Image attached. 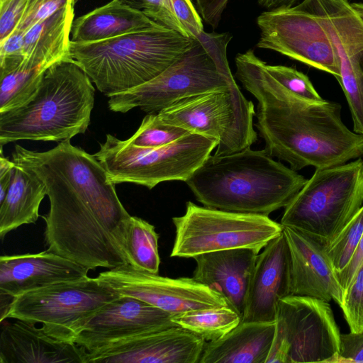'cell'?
Masks as SVG:
<instances>
[{
    "instance_id": "cell-1",
    "label": "cell",
    "mask_w": 363,
    "mask_h": 363,
    "mask_svg": "<svg viewBox=\"0 0 363 363\" xmlns=\"http://www.w3.org/2000/svg\"><path fill=\"white\" fill-rule=\"evenodd\" d=\"M12 157L45 186L50 208L42 218L47 250L89 270L129 264L131 216L94 155L67 140L44 152L16 145Z\"/></svg>"
},
{
    "instance_id": "cell-2",
    "label": "cell",
    "mask_w": 363,
    "mask_h": 363,
    "mask_svg": "<svg viewBox=\"0 0 363 363\" xmlns=\"http://www.w3.org/2000/svg\"><path fill=\"white\" fill-rule=\"evenodd\" d=\"M235 77L257 101L255 126L272 156L295 171L333 167L363 156V134L343 123L337 102L303 99L283 86L252 50L235 58Z\"/></svg>"
},
{
    "instance_id": "cell-3",
    "label": "cell",
    "mask_w": 363,
    "mask_h": 363,
    "mask_svg": "<svg viewBox=\"0 0 363 363\" xmlns=\"http://www.w3.org/2000/svg\"><path fill=\"white\" fill-rule=\"evenodd\" d=\"M306 181L264 149L248 147L227 155H209L185 182L206 207L269 216L285 208Z\"/></svg>"
},
{
    "instance_id": "cell-4",
    "label": "cell",
    "mask_w": 363,
    "mask_h": 363,
    "mask_svg": "<svg viewBox=\"0 0 363 363\" xmlns=\"http://www.w3.org/2000/svg\"><path fill=\"white\" fill-rule=\"evenodd\" d=\"M95 89L71 57L49 67L33 96L0 113V145L18 140L62 142L88 128Z\"/></svg>"
},
{
    "instance_id": "cell-5",
    "label": "cell",
    "mask_w": 363,
    "mask_h": 363,
    "mask_svg": "<svg viewBox=\"0 0 363 363\" xmlns=\"http://www.w3.org/2000/svg\"><path fill=\"white\" fill-rule=\"evenodd\" d=\"M196 41L158 24L105 40H71L70 52L97 89L108 97L152 79Z\"/></svg>"
},
{
    "instance_id": "cell-6",
    "label": "cell",
    "mask_w": 363,
    "mask_h": 363,
    "mask_svg": "<svg viewBox=\"0 0 363 363\" xmlns=\"http://www.w3.org/2000/svg\"><path fill=\"white\" fill-rule=\"evenodd\" d=\"M363 205V160L316 168L284 208L281 225L330 245Z\"/></svg>"
},
{
    "instance_id": "cell-7",
    "label": "cell",
    "mask_w": 363,
    "mask_h": 363,
    "mask_svg": "<svg viewBox=\"0 0 363 363\" xmlns=\"http://www.w3.org/2000/svg\"><path fill=\"white\" fill-rule=\"evenodd\" d=\"M106 137L94 155L109 180L149 189L163 182H186L218 145L216 140L193 133L158 147H138L111 134Z\"/></svg>"
},
{
    "instance_id": "cell-8",
    "label": "cell",
    "mask_w": 363,
    "mask_h": 363,
    "mask_svg": "<svg viewBox=\"0 0 363 363\" xmlns=\"http://www.w3.org/2000/svg\"><path fill=\"white\" fill-rule=\"evenodd\" d=\"M214 91L241 93L228 60L216 61L196 39L178 60L152 79L108 96V108L159 113L182 99Z\"/></svg>"
},
{
    "instance_id": "cell-9",
    "label": "cell",
    "mask_w": 363,
    "mask_h": 363,
    "mask_svg": "<svg viewBox=\"0 0 363 363\" xmlns=\"http://www.w3.org/2000/svg\"><path fill=\"white\" fill-rule=\"evenodd\" d=\"M175 238L171 257L194 258L215 251L261 250L283 231L269 216L223 211L186 203V212L172 218Z\"/></svg>"
},
{
    "instance_id": "cell-10",
    "label": "cell",
    "mask_w": 363,
    "mask_h": 363,
    "mask_svg": "<svg viewBox=\"0 0 363 363\" xmlns=\"http://www.w3.org/2000/svg\"><path fill=\"white\" fill-rule=\"evenodd\" d=\"M121 295L87 277L28 291L13 298L6 318L40 323L52 337L74 342L96 311Z\"/></svg>"
},
{
    "instance_id": "cell-11",
    "label": "cell",
    "mask_w": 363,
    "mask_h": 363,
    "mask_svg": "<svg viewBox=\"0 0 363 363\" xmlns=\"http://www.w3.org/2000/svg\"><path fill=\"white\" fill-rule=\"evenodd\" d=\"M266 363L325 362L339 352L340 333L329 302L289 295L279 300Z\"/></svg>"
},
{
    "instance_id": "cell-12",
    "label": "cell",
    "mask_w": 363,
    "mask_h": 363,
    "mask_svg": "<svg viewBox=\"0 0 363 363\" xmlns=\"http://www.w3.org/2000/svg\"><path fill=\"white\" fill-rule=\"evenodd\" d=\"M157 114L166 123L216 140L214 155L242 151L257 140L255 106L242 92L214 91L186 97Z\"/></svg>"
},
{
    "instance_id": "cell-13",
    "label": "cell",
    "mask_w": 363,
    "mask_h": 363,
    "mask_svg": "<svg viewBox=\"0 0 363 363\" xmlns=\"http://www.w3.org/2000/svg\"><path fill=\"white\" fill-rule=\"evenodd\" d=\"M257 47L275 51L337 79L338 58L331 38L303 1L289 8L267 10L257 18Z\"/></svg>"
},
{
    "instance_id": "cell-14",
    "label": "cell",
    "mask_w": 363,
    "mask_h": 363,
    "mask_svg": "<svg viewBox=\"0 0 363 363\" xmlns=\"http://www.w3.org/2000/svg\"><path fill=\"white\" fill-rule=\"evenodd\" d=\"M303 1L331 38L338 58L337 81L350 110L353 130L363 134V2Z\"/></svg>"
},
{
    "instance_id": "cell-15",
    "label": "cell",
    "mask_w": 363,
    "mask_h": 363,
    "mask_svg": "<svg viewBox=\"0 0 363 363\" xmlns=\"http://www.w3.org/2000/svg\"><path fill=\"white\" fill-rule=\"evenodd\" d=\"M95 278L121 296L140 299L172 314L228 306L218 292L193 278L162 277L130 264L101 272Z\"/></svg>"
},
{
    "instance_id": "cell-16",
    "label": "cell",
    "mask_w": 363,
    "mask_h": 363,
    "mask_svg": "<svg viewBox=\"0 0 363 363\" xmlns=\"http://www.w3.org/2000/svg\"><path fill=\"white\" fill-rule=\"evenodd\" d=\"M206 342L174 326L86 351L84 363H199Z\"/></svg>"
},
{
    "instance_id": "cell-17",
    "label": "cell",
    "mask_w": 363,
    "mask_h": 363,
    "mask_svg": "<svg viewBox=\"0 0 363 363\" xmlns=\"http://www.w3.org/2000/svg\"><path fill=\"white\" fill-rule=\"evenodd\" d=\"M174 314L140 299L120 296L82 325L74 342L89 351L143 333L178 326Z\"/></svg>"
},
{
    "instance_id": "cell-18",
    "label": "cell",
    "mask_w": 363,
    "mask_h": 363,
    "mask_svg": "<svg viewBox=\"0 0 363 363\" xmlns=\"http://www.w3.org/2000/svg\"><path fill=\"white\" fill-rule=\"evenodd\" d=\"M291 295L290 255L282 233L259 253L241 321L274 322L279 299Z\"/></svg>"
},
{
    "instance_id": "cell-19",
    "label": "cell",
    "mask_w": 363,
    "mask_h": 363,
    "mask_svg": "<svg viewBox=\"0 0 363 363\" xmlns=\"http://www.w3.org/2000/svg\"><path fill=\"white\" fill-rule=\"evenodd\" d=\"M290 255L291 295L334 301L341 306L342 289L325 247L304 233L283 226Z\"/></svg>"
},
{
    "instance_id": "cell-20",
    "label": "cell",
    "mask_w": 363,
    "mask_h": 363,
    "mask_svg": "<svg viewBox=\"0 0 363 363\" xmlns=\"http://www.w3.org/2000/svg\"><path fill=\"white\" fill-rule=\"evenodd\" d=\"M89 269L48 250L0 257V293L15 297L64 281L88 277Z\"/></svg>"
},
{
    "instance_id": "cell-21",
    "label": "cell",
    "mask_w": 363,
    "mask_h": 363,
    "mask_svg": "<svg viewBox=\"0 0 363 363\" xmlns=\"http://www.w3.org/2000/svg\"><path fill=\"white\" fill-rule=\"evenodd\" d=\"M259 250L236 248L194 257L193 279L218 292L242 318L246 296Z\"/></svg>"
},
{
    "instance_id": "cell-22",
    "label": "cell",
    "mask_w": 363,
    "mask_h": 363,
    "mask_svg": "<svg viewBox=\"0 0 363 363\" xmlns=\"http://www.w3.org/2000/svg\"><path fill=\"white\" fill-rule=\"evenodd\" d=\"M36 323L16 319L0 335V363H84L86 350L56 340Z\"/></svg>"
},
{
    "instance_id": "cell-23",
    "label": "cell",
    "mask_w": 363,
    "mask_h": 363,
    "mask_svg": "<svg viewBox=\"0 0 363 363\" xmlns=\"http://www.w3.org/2000/svg\"><path fill=\"white\" fill-rule=\"evenodd\" d=\"M274 330V321H241L222 337L206 342L199 363H266Z\"/></svg>"
},
{
    "instance_id": "cell-24",
    "label": "cell",
    "mask_w": 363,
    "mask_h": 363,
    "mask_svg": "<svg viewBox=\"0 0 363 363\" xmlns=\"http://www.w3.org/2000/svg\"><path fill=\"white\" fill-rule=\"evenodd\" d=\"M74 17V6L66 7L28 29L24 35L22 63L28 67L48 69L71 57L69 37Z\"/></svg>"
},
{
    "instance_id": "cell-25",
    "label": "cell",
    "mask_w": 363,
    "mask_h": 363,
    "mask_svg": "<svg viewBox=\"0 0 363 363\" xmlns=\"http://www.w3.org/2000/svg\"><path fill=\"white\" fill-rule=\"evenodd\" d=\"M158 24L143 11L118 0H112L74 20L71 40L79 43L105 40Z\"/></svg>"
},
{
    "instance_id": "cell-26",
    "label": "cell",
    "mask_w": 363,
    "mask_h": 363,
    "mask_svg": "<svg viewBox=\"0 0 363 363\" xmlns=\"http://www.w3.org/2000/svg\"><path fill=\"white\" fill-rule=\"evenodd\" d=\"M47 195L43 182L32 172L15 164L6 194L0 203V238L24 224L34 223Z\"/></svg>"
},
{
    "instance_id": "cell-27",
    "label": "cell",
    "mask_w": 363,
    "mask_h": 363,
    "mask_svg": "<svg viewBox=\"0 0 363 363\" xmlns=\"http://www.w3.org/2000/svg\"><path fill=\"white\" fill-rule=\"evenodd\" d=\"M172 320L178 326L210 342L235 328L241 322V316L228 306H221L176 313Z\"/></svg>"
},
{
    "instance_id": "cell-28",
    "label": "cell",
    "mask_w": 363,
    "mask_h": 363,
    "mask_svg": "<svg viewBox=\"0 0 363 363\" xmlns=\"http://www.w3.org/2000/svg\"><path fill=\"white\" fill-rule=\"evenodd\" d=\"M159 237L153 225L141 218L131 216L126 240L129 264L138 269L158 274L160 264Z\"/></svg>"
},
{
    "instance_id": "cell-29",
    "label": "cell",
    "mask_w": 363,
    "mask_h": 363,
    "mask_svg": "<svg viewBox=\"0 0 363 363\" xmlns=\"http://www.w3.org/2000/svg\"><path fill=\"white\" fill-rule=\"evenodd\" d=\"M190 133L182 127L164 123L157 113H152L144 117L137 131L127 140L138 147H158L170 144Z\"/></svg>"
},
{
    "instance_id": "cell-30",
    "label": "cell",
    "mask_w": 363,
    "mask_h": 363,
    "mask_svg": "<svg viewBox=\"0 0 363 363\" xmlns=\"http://www.w3.org/2000/svg\"><path fill=\"white\" fill-rule=\"evenodd\" d=\"M363 234V205L325 251L338 275L350 262Z\"/></svg>"
},
{
    "instance_id": "cell-31",
    "label": "cell",
    "mask_w": 363,
    "mask_h": 363,
    "mask_svg": "<svg viewBox=\"0 0 363 363\" xmlns=\"http://www.w3.org/2000/svg\"><path fill=\"white\" fill-rule=\"evenodd\" d=\"M266 69L274 79L295 95L309 101L320 102L325 100L315 89L307 75L296 69L267 64Z\"/></svg>"
},
{
    "instance_id": "cell-32",
    "label": "cell",
    "mask_w": 363,
    "mask_h": 363,
    "mask_svg": "<svg viewBox=\"0 0 363 363\" xmlns=\"http://www.w3.org/2000/svg\"><path fill=\"white\" fill-rule=\"evenodd\" d=\"M340 308L350 331L363 332V264L344 291Z\"/></svg>"
},
{
    "instance_id": "cell-33",
    "label": "cell",
    "mask_w": 363,
    "mask_h": 363,
    "mask_svg": "<svg viewBox=\"0 0 363 363\" xmlns=\"http://www.w3.org/2000/svg\"><path fill=\"white\" fill-rule=\"evenodd\" d=\"M135 10L141 11L156 23L189 37L175 16L169 0H118Z\"/></svg>"
},
{
    "instance_id": "cell-34",
    "label": "cell",
    "mask_w": 363,
    "mask_h": 363,
    "mask_svg": "<svg viewBox=\"0 0 363 363\" xmlns=\"http://www.w3.org/2000/svg\"><path fill=\"white\" fill-rule=\"evenodd\" d=\"M76 0H28L23 18L16 29L26 32L32 26L60 9L73 6Z\"/></svg>"
},
{
    "instance_id": "cell-35",
    "label": "cell",
    "mask_w": 363,
    "mask_h": 363,
    "mask_svg": "<svg viewBox=\"0 0 363 363\" xmlns=\"http://www.w3.org/2000/svg\"><path fill=\"white\" fill-rule=\"evenodd\" d=\"M169 2L189 37L196 38L204 30L202 18L191 0H169Z\"/></svg>"
},
{
    "instance_id": "cell-36",
    "label": "cell",
    "mask_w": 363,
    "mask_h": 363,
    "mask_svg": "<svg viewBox=\"0 0 363 363\" xmlns=\"http://www.w3.org/2000/svg\"><path fill=\"white\" fill-rule=\"evenodd\" d=\"M328 363H363V332L340 333L339 352Z\"/></svg>"
},
{
    "instance_id": "cell-37",
    "label": "cell",
    "mask_w": 363,
    "mask_h": 363,
    "mask_svg": "<svg viewBox=\"0 0 363 363\" xmlns=\"http://www.w3.org/2000/svg\"><path fill=\"white\" fill-rule=\"evenodd\" d=\"M28 0L0 1V41L18 26L26 9Z\"/></svg>"
},
{
    "instance_id": "cell-38",
    "label": "cell",
    "mask_w": 363,
    "mask_h": 363,
    "mask_svg": "<svg viewBox=\"0 0 363 363\" xmlns=\"http://www.w3.org/2000/svg\"><path fill=\"white\" fill-rule=\"evenodd\" d=\"M230 0H195L201 18L213 29L216 28Z\"/></svg>"
},
{
    "instance_id": "cell-39",
    "label": "cell",
    "mask_w": 363,
    "mask_h": 363,
    "mask_svg": "<svg viewBox=\"0 0 363 363\" xmlns=\"http://www.w3.org/2000/svg\"><path fill=\"white\" fill-rule=\"evenodd\" d=\"M25 33L18 29L0 41V59L24 57Z\"/></svg>"
},
{
    "instance_id": "cell-40",
    "label": "cell",
    "mask_w": 363,
    "mask_h": 363,
    "mask_svg": "<svg viewBox=\"0 0 363 363\" xmlns=\"http://www.w3.org/2000/svg\"><path fill=\"white\" fill-rule=\"evenodd\" d=\"M363 264V234L358 246L347 267L337 275L339 281L344 289L348 287L357 272Z\"/></svg>"
},
{
    "instance_id": "cell-41",
    "label": "cell",
    "mask_w": 363,
    "mask_h": 363,
    "mask_svg": "<svg viewBox=\"0 0 363 363\" xmlns=\"http://www.w3.org/2000/svg\"><path fill=\"white\" fill-rule=\"evenodd\" d=\"M1 146L0 156V203L4 200L9 186L15 163L4 157Z\"/></svg>"
},
{
    "instance_id": "cell-42",
    "label": "cell",
    "mask_w": 363,
    "mask_h": 363,
    "mask_svg": "<svg viewBox=\"0 0 363 363\" xmlns=\"http://www.w3.org/2000/svg\"><path fill=\"white\" fill-rule=\"evenodd\" d=\"M302 1L303 0H257L259 5L267 10L291 7Z\"/></svg>"
},
{
    "instance_id": "cell-43",
    "label": "cell",
    "mask_w": 363,
    "mask_h": 363,
    "mask_svg": "<svg viewBox=\"0 0 363 363\" xmlns=\"http://www.w3.org/2000/svg\"><path fill=\"white\" fill-rule=\"evenodd\" d=\"M0 1H3V0H0Z\"/></svg>"
}]
</instances>
